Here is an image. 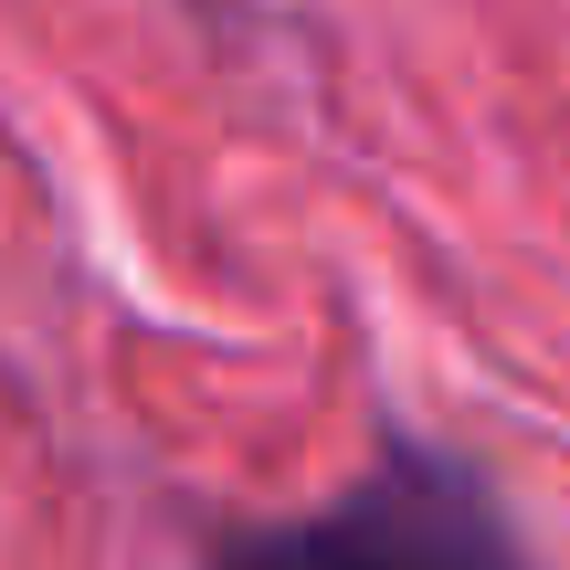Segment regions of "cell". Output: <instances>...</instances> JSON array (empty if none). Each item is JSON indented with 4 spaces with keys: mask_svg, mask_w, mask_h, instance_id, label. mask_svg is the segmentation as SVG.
<instances>
[{
    "mask_svg": "<svg viewBox=\"0 0 570 570\" xmlns=\"http://www.w3.org/2000/svg\"><path fill=\"white\" fill-rule=\"evenodd\" d=\"M202 570H539V560L475 454L391 423L338 497L223 529Z\"/></svg>",
    "mask_w": 570,
    "mask_h": 570,
    "instance_id": "cell-1",
    "label": "cell"
}]
</instances>
